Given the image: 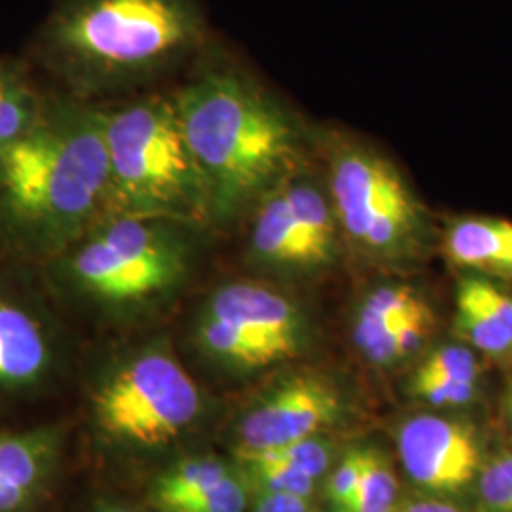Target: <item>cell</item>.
I'll list each match as a JSON object with an SVG mask.
<instances>
[{"label":"cell","instance_id":"1","mask_svg":"<svg viewBox=\"0 0 512 512\" xmlns=\"http://www.w3.org/2000/svg\"><path fill=\"white\" fill-rule=\"evenodd\" d=\"M171 95L217 234L239 226L275 184L308 165L310 131L217 33Z\"/></svg>","mask_w":512,"mask_h":512},{"label":"cell","instance_id":"2","mask_svg":"<svg viewBox=\"0 0 512 512\" xmlns=\"http://www.w3.org/2000/svg\"><path fill=\"white\" fill-rule=\"evenodd\" d=\"M213 37L202 0H55L27 59L57 90L101 105L186 73Z\"/></svg>","mask_w":512,"mask_h":512},{"label":"cell","instance_id":"3","mask_svg":"<svg viewBox=\"0 0 512 512\" xmlns=\"http://www.w3.org/2000/svg\"><path fill=\"white\" fill-rule=\"evenodd\" d=\"M109 211L99 107L52 88L0 156V253L38 268Z\"/></svg>","mask_w":512,"mask_h":512},{"label":"cell","instance_id":"4","mask_svg":"<svg viewBox=\"0 0 512 512\" xmlns=\"http://www.w3.org/2000/svg\"><path fill=\"white\" fill-rule=\"evenodd\" d=\"M213 236L186 220L109 211L38 272L61 310L131 329L175 306Z\"/></svg>","mask_w":512,"mask_h":512},{"label":"cell","instance_id":"5","mask_svg":"<svg viewBox=\"0 0 512 512\" xmlns=\"http://www.w3.org/2000/svg\"><path fill=\"white\" fill-rule=\"evenodd\" d=\"M97 107L109 162L110 211L213 230L202 171L171 92L137 93Z\"/></svg>","mask_w":512,"mask_h":512},{"label":"cell","instance_id":"6","mask_svg":"<svg viewBox=\"0 0 512 512\" xmlns=\"http://www.w3.org/2000/svg\"><path fill=\"white\" fill-rule=\"evenodd\" d=\"M202 387L165 334L118 344L97 368L92 416L97 433L124 452L175 444L205 414Z\"/></svg>","mask_w":512,"mask_h":512},{"label":"cell","instance_id":"7","mask_svg":"<svg viewBox=\"0 0 512 512\" xmlns=\"http://www.w3.org/2000/svg\"><path fill=\"white\" fill-rule=\"evenodd\" d=\"M310 313L277 281L247 275L224 279L203 294L186 342L203 365L249 378L300 359L311 346Z\"/></svg>","mask_w":512,"mask_h":512},{"label":"cell","instance_id":"8","mask_svg":"<svg viewBox=\"0 0 512 512\" xmlns=\"http://www.w3.org/2000/svg\"><path fill=\"white\" fill-rule=\"evenodd\" d=\"M346 251L376 264L418 258L429 238L425 209L403 173L376 148L342 133L313 137Z\"/></svg>","mask_w":512,"mask_h":512},{"label":"cell","instance_id":"9","mask_svg":"<svg viewBox=\"0 0 512 512\" xmlns=\"http://www.w3.org/2000/svg\"><path fill=\"white\" fill-rule=\"evenodd\" d=\"M239 224L245 266L270 281L327 274L346 253L323 171L310 165L275 184Z\"/></svg>","mask_w":512,"mask_h":512},{"label":"cell","instance_id":"10","mask_svg":"<svg viewBox=\"0 0 512 512\" xmlns=\"http://www.w3.org/2000/svg\"><path fill=\"white\" fill-rule=\"evenodd\" d=\"M61 311L37 266L0 253V414L42 399L69 370Z\"/></svg>","mask_w":512,"mask_h":512},{"label":"cell","instance_id":"11","mask_svg":"<svg viewBox=\"0 0 512 512\" xmlns=\"http://www.w3.org/2000/svg\"><path fill=\"white\" fill-rule=\"evenodd\" d=\"M346 412V395L332 378L315 370H294L270 385L241 418L239 456L325 435Z\"/></svg>","mask_w":512,"mask_h":512},{"label":"cell","instance_id":"12","mask_svg":"<svg viewBox=\"0 0 512 512\" xmlns=\"http://www.w3.org/2000/svg\"><path fill=\"white\" fill-rule=\"evenodd\" d=\"M404 475L420 494L456 499L475 488L484 448L471 423L416 414L403 420L395 435Z\"/></svg>","mask_w":512,"mask_h":512},{"label":"cell","instance_id":"13","mask_svg":"<svg viewBox=\"0 0 512 512\" xmlns=\"http://www.w3.org/2000/svg\"><path fill=\"white\" fill-rule=\"evenodd\" d=\"M61 431L52 425L0 427V512H37L54 484Z\"/></svg>","mask_w":512,"mask_h":512},{"label":"cell","instance_id":"14","mask_svg":"<svg viewBox=\"0 0 512 512\" xmlns=\"http://www.w3.org/2000/svg\"><path fill=\"white\" fill-rule=\"evenodd\" d=\"M429 302L406 283H380L368 289L351 315V340L370 365H382L385 348L404 323Z\"/></svg>","mask_w":512,"mask_h":512},{"label":"cell","instance_id":"15","mask_svg":"<svg viewBox=\"0 0 512 512\" xmlns=\"http://www.w3.org/2000/svg\"><path fill=\"white\" fill-rule=\"evenodd\" d=\"M456 323L469 348L492 359H512V298L494 283L469 275L456 294Z\"/></svg>","mask_w":512,"mask_h":512},{"label":"cell","instance_id":"16","mask_svg":"<svg viewBox=\"0 0 512 512\" xmlns=\"http://www.w3.org/2000/svg\"><path fill=\"white\" fill-rule=\"evenodd\" d=\"M444 253L459 268L512 277V220L494 217L456 220L444 234Z\"/></svg>","mask_w":512,"mask_h":512},{"label":"cell","instance_id":"17","mask_svg":"<svg viewBox=\"0 0 512 512\" xmlns=\"http://www.w3.org/2000/svg\"><path fill=\"white\" fill-rule=\"evenodd\" d=\"M48 92L27 57L0 55V156L33 126Z\"/></svg>","mask_w":512,"mask_h":512},{"label":"cell","instance_id":"18","mask_svg":"<svg viewBox=\"0 0 512 512\" xmlns=\"http://www.w3.org/2000/svg\"><path fill=\"white\" fill-rule=\"evenodd\" d=\"M234 469L219 458H186L165 471L152 488L154 503L165 512H181L213 490Z\"/></svg>","mask_w":512,"mask_h":512},{"label":"cell","instance_id":"19","mask_svg":"<svg viewBox=\"0 0 512 512\" xmlns=\"http://www.w3.org/2000/svg\"><path fill=\"white\" fill-rule=\"evenodd\" d=\"M363 473L348 512H395L401 501L399 478L380 448L366 446Z\"/></svg>","mask_w":512,"mask_h":512},{"label":"cell","instance_id":"20","mask_svg":"<svg viewBox=\"0 0 512 512\" xmlns=\"http://www.w3.org/2000/svg\"><path fill=\"white\" fill-rule=\"evenodd\" d=\"M243 476L258 494H291L311 499L319 480L268 456H243Z\"/></svg>","mask_w":512,"mask_h":512},{"label":"cell","instance_id":"21","mask_svg":"<svg viewBox=\"0 0 512 512\" xmlns=\"http://www.w3.org/2000/svg\"><path fill=\"white\" fill-rule=\"evenodd\" d=\"M473 490L478 512H512V448L486 456Z\"/></svg>","mask_w":512,"mask_h":512},{"label":"cell","instance_id":"22","mask_svg":"<svg viewBox=\"0 0 512 512\" xmlns=\"http://www.w3.org/2000/svg\"><path fill=\"white\" fill-rule=\"evenodd\" d=\"M253 456H268V458L283 461V463L310 475L311 478H315L319 482L329 475L332 465L338 459L334 442L327 439L325 435L296 440V442L285 444L281 448L268 450V452H262V454H253Z\"/></svg>","mask_w":512,"mask_h":512},{"label":"cell","instance_id":"23","mask_svg":"<svg viewBox=\"0 0 512 512\" xmlns=\"http://www.w3.org/2000/svg\"><path fill=\"white\" fill-rule=\"evenodd\" d=\"M410 393L418 397L421 403L431 404L435 408H465L478 401L480 382L450 380L416 372L410 382Z\"/></svg>","mask_w":512,"mask_h":512},{"label":"cell","instance_id":"24","mask_svg":"<svg viewBox=\"0 0 512 512\" xmlns=\"http://www.w3.org/2000/svg\"><path fill=\"white\" fill-rule=\"evenodd\" d=\"M425 376H439L463 382H480L482 365L476 351L461 344H446L433 349L416 370Z\"/></svg>","mask_w":512,"mask_h":512},{"label":"cell","instance_id":"25","mask_svg":"<svg viewBox=\"0 0 512 512\" xmlns=\"http://www.w3.org/2000/svg\"><path fill=\"white\" fill-rule=\"evenodd\" d=\"M363 448H351L336 459L329 475L325 476V497L332 512H348L363 473Z\"/></svg>","mask_w":512,"mask_h":512},{"label":"cell","instance_id":"26","mask_svg":"<svg viewBox=\"0 0 512 512\" xmlns=\"http://www.w3.org/2000/svg\"><path fill=\"white\" fill-rule=\"evenodd\" d=\"M435 330V313L431 306L418 311L412 315L401 329L395 332L391 342L385 348L382 368L397 366L404 363L406 359H412L420 353L423 346L429 342L431 334Z\"/></svg>","mask_w":512,"mask_h":512},{"label":"cell","instance_id":"27","mask_svg":"<svg viewBox=\"0 0 512 512\" xmlns=\"http://www.w3.org/2000/svg\"><path fill=\"white\" fill-rule=\"evenodd\" d=\"M249 482L243 473L232 471L213 490L188 505L181 512H247L249 509Z\"/></svg>","mask_w":512,"mask_h":512},{"label":"cell","instance_id":"28","mask_svg":"<svg viewBox=\"0 0 512 512\" xmlns=\"http://www.w3.org/2000/svg\"><path fill=\"white\" fill-rule=\"evenodd\" d=\"M253 512H315L311 499L291 494H258Z\"/></svg>","mask_w":512,"mask_h":512},{"label":"cell","instance_id":"29","mask_svg":"<svg viewBox=\"0 0 512 512\" xmlns=\"http://www.w3.org/2000/svg\"><path fill=\"white\" fill-rule=\"evenodd\" d=\"M395 512H465L456 499L420 494L410 499H401Z\"/></svg>","mask_w":512,"mask_h":512},{"label":"cell","instance_id":"30","mask_svg":"<svg viewBox=\"0 0 512 512\" xmlns=\"http://www.w3.org/2000/svg\"><path fill=\"white\" fill-rule=\"evenodd\" d=\"M93 512H141L128 505H120V503H103L99 507H95Z\"/></svg>","mask_w":512,"mask_h":512},{"label":"cell","instance_id":"31","mask_svg":"<svg viewBox=\"0 0 512 512\" xmlns=\"http://www.w3.org/2000/svg\"><path fill=\"white\" fill-rule=\"evenodd\" d=\"M505 412H507V418L512 423V382L507 387V393H505Z\"/></svg>","mask_w":512,"mask_h":512}]
</instances>
